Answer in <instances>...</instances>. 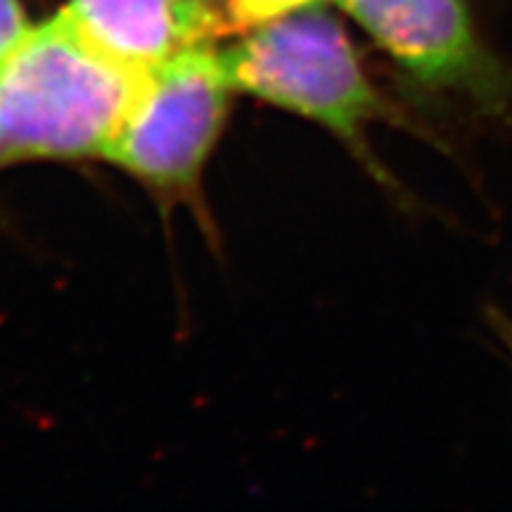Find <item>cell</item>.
<instances>
[{
	"label": "cell",
	"instance_id": "obj_1",
	"mask_svg": "<svg viewBox=\"0 0 512 512\" xmlns=\"http://www.w3.org/2000/svg\"><path fill=\"white\" fill-rule=\"evenodd\" d=\"M95 48L62 12L0 64V166L105 157L150 86Z\"/></svg>",
	"mask_w": 512,
	"mask_h": 512
},
{
	"label": "cell",
	"instance_id": "obj_5",
	"mask_svg": "<svg viewBox=\"0 0 512 512\" xmlns=\"http://www.w3.org/2000/svg\"><path fill=\"white\" fill-rule=\"evenodd\" d=\"M64 15L107 57L147 76L228 31L202 0H72Z\"/></svg>",
	"mask_w": 512,
	"mask_h": 512
},
{
	"label": "cell",
	"instance_id": "obj_3",
	"mask_svg": "<svg viewBox=\"0 0 512 512\" xmlns=\"http://www.w3.org/2000/svg\"><path fill=\"white\" fill-rule=\"evenodd\" d=\"M422 102L512 121V64L479 34L467 0H337Z\"/></svg>",
	"mask_w": 512,
	"mask_h": 512
},
{
	"label": "cell",
	"instance_id": "obj_9",
	"mask_svg": "<svg viewBox=\"0 0 512 512\" xmlns=\"http://www.w3.org/2000/svg\"><path fill=\"white\" fill-rule=\"evenodd\" d=\"M202 3H209V0H202Z\"/></svg>",
	"mask_w": 512,
	"mask_h": 512
},
{
	"label": "cell",
	"instance_id": "obj_4",
	"mask_svg": "<svg viewBox=\"0 0 512 512\" xmlns=\"http://www.w3.org/2000/svg\"><path fill=\"white\" fill-rule=\"evenodd\" d=\"M233 93L238 91L223 53L209 43L183 50L152 74L143 100L105 159L169 200H190L200 190Z\"/></svg>",
	"mask_w": 512,
	"mask_h": 512
},
{
	"label": "cell",
	"instance_id": "obj_7",
	"mask_svg": "<svg viewBox=\"0 0 512 512\" xmlns=\"http://www.w3.org/2000/svg\"><path fill=\"white\" fill-rule=\"evenodd\" d=\"M31 31L19 0H0V64Z\"/></svg>",
	"mask_w": 512,
	"mask_h": 512
},
{
	"label": "cell",
	"instance_id": "obj_2",
	"mask_svg": "<svg viewBox=\"0 0 512 512\" xmlns=\"http://www.w3.org/2000/svg\"><path fill=\"white\" fill-rule=\"evenodd\" d=\"M235 91L252 93L287 112L325 126L377 181L396 192L368 143L373 124H394L439 143L420 121L408 119L377 91L347 31L325 10L311 8L271 19L223 53Z\"/></svg>",
	"mask_w": 512,
	"mask_h": 512
},
{
	"label": "cell",
	"instance_id": "obj_8",
	"mask_svg": "<svg viewBox=\"0 0 512 512\" xmlns=\"http://www.w3.org/2000/svg\"><path fill=\"white\" fill-rule=\"evenodd\" d=\"M494 328H496L498 337H501V342L505 344V347H508L510 356H512V320L494 313Z\"/></svg>",
	"mask_w": 512,
	"mask_h": 512
},
{
	"label": "cell",
	"instance_id": "obj_6",
	"mask_svg": "<svg viewBox=\"0 0 512 512\" xmlns=\"http://www.w3.org/2000/svg\"><path fill=\"white\" fill-rule=\"evenodd\" d=\"M316 3L318 0H228L226 24L228 31H252L271 19L311 8Z\"/></svg>",
	"mask_w": 512,
	"mask_h": 512
}]
</instances>
